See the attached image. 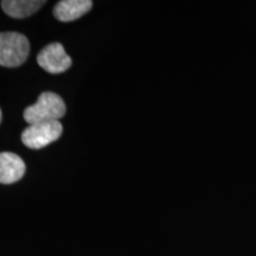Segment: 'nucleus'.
<instances>
[{
    "mask_svg": "<svg viewBox=\"0 0 256 256\" xmlns=\"http://www.w3.org/2000/svg\"><path fill=\"white\" fill-rule=\"evenodd\" d=\"M37 62L48 72L60 74L72 66V60L66 55L62 44L51 43L38 54Z\"/></svg>",
    "mask_w": 256,
    "mask_h": 256,
    "instance_id": "20e7f679",
    "label": "nucleus"
},
{
    "mask_svg": "<svg viewBox=\"0 0 256 256\" xmlns=\"http://www.w3.org/2000/svg\"><path fill=\"white\" fill-rule=\"evenodd\" d=\"M26 166L20 156L11 152L0 153V183L14 184L23 178Z\"/></svg>",
    "mask_w": 256,
    "mask_h": 256,
    "instance_id": "39448f33",
    "label": "nucleus"
},
{
    "mask_svg": "<svg viewBox=\"0 0 256 256\" xmlns=\"http://www.w3.org/2000/svg\"><path fill=\"white\" fill-rule=\"evenodd\" d=\"M92 8V2L90 0H62L54 8V16L60 22L68 23L81 18L90 11Z\"/></svg>",
    "mask_w": 256,
    "mask_h": 256,
    "instance_id": "423d86ee",
    "label": "nucleus"
},
{
    "mask_svg": "<svg viewBox=\"0 0 256 256\" xmlns=\"http://www.w3.org/2000/svg\"><path fill=\"white\" fill-rule=\"evenodd\" d=\"M46 2L42 0H4L2 8L10 17L22 19L37 12Z\"/></svg>",
    "mask_w": 256,
    "mask_h": 256,
    "instance_id": "0eeeda50",
    "label": "nucleus"
},
{
    "mask_svg": "<svg viewBox=\"0 0 256 256\" xmlns=\"http://www.w3.org/2000/svg\"><path fill=\"white\" fill-rule=\"evenodd\" d=\"M30 43L19 32H0V66L16 68L26 60Z\"/></svg>",
    "mask_w": 256,
    "mask_h": 256,
    "instance_id": "f03ea898",
    "label": "nucleus"
},
{
    "mask_svg": "<svg viewBox=\"0 0 256 256\" xmlns=\"http://www.w3.org/2000/svg\"><path fill=\"white\" fill-rule=\"evenodd\" d=\"M66 110V104L60 95L52 92H44L40 95L36 104L25 108L24 119L28 126L46 121H60Z\"/></svg>",
    "mask_w": 256,
    "mask_h": 256,
    "instance_id": "f257e3e1",
    "label": "nucleus"
},
{
    "mask_svg": "<svg viewBox=\"0 0 256 256\" xmlns=\"http://www.w3.org/2000/svg\"><path fill=\"white\" fill-rule=\"evenodd\" d=\"M63 126L60 121H46L30 124L22 133V142L28 148L40 150L52 144L62 136Z\"/></svg>",
    "mask_w": 256,
    "mask_h": 256,
    "instance_id": "7ed1b4c3",
    "label": "nucleus"
},
{
    "mask_svg": "<svg viewBox=\"0 0 256 256\" xmlns=\"http://www.w3.org/2000/svg\"><path fill=\"white\" fill-rule=\"evenodd\" d=\"M2 110H0V122H2Z\"/></svg>",
    "mask_w": 256,
    "mask_h": 256,
    "instance_id": "6e6552de",
    "label": "nucleus"
}]
</instances>
